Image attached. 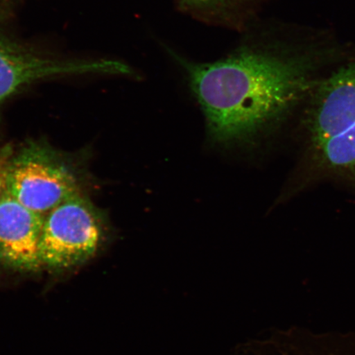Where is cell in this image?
Instances as JSON below:
<instances>
[{
    "mask_svg": "<svg viewBox=\"0 0 355 355\" xmlns=\"http://www.w3.org/2000/svg\"><path fill=\"white\" fill-rule=\"evenodd\" d=\"M6 15L0 10V105L22 87L42 80L121 74L119 60L62 58L26 46L8 33Z\"/></svg>",
    "mask_w": 355,
    "mask_h": 355,
    "instance_id": "3957f363",
    "label": "cell"
},
{
    "mask_svg": "<svg viewBox=\"0 0 355 355\" xmlns=\"http://www.w3.org/2000/svg\"><path fill=\"white\" fill-rule=\"evenodd\" d=\"M6 191L22 205L44 216L80 193L72 168L54 150L35 143L12 155Z\"/></svg>",
    "mask_w": 355,
    "mask_h": 355,
    "instance_id": "277c9868",
    "label": "cell"
},
{
    "mask_svg": "<svg viewBox=\"0 0 355 355\" xmlns=\"http://www.w3.org/2000/svg\"><path fill=\"white\" fill-rule=\"evenodd\" d=\"M332 117L343 130L322 143L306 148L300 189L333 182L355 193V73L336 92Z\"/></svg>",
    "mask_w": 355,
    "mask_h": 355,
    "instance_id": "5b68a950",
    "label": "cell"
},
{
    "mask_svg": "<svg viewBox=\"0 0 355 355\" xmlns=\"http://www.w3.org/2000/svg\"><path fill=\"white\" fill-rule=\"evenodd\" d=\"M104 236L98 211L81 193L75 195L44 217L40 239L43 269L63 272L86 263Z\"/></svg>",
    "mask_w": 355,
    "mask_h": 355,
    "instance_id": "7a4b0ae2",
    "label": "cell"
},
{
    "mask_svg": "<svg viewBox=\"0 0 355 355\" xmlns=\"http://www.w3.org/2000/svg\"><path fill=\"white\" fill-rule=\"evenodd\" d=\"M177 10L193 20L242 33L263 19L272 0H174Z\"/></svg>",
    "mask_w": 355,
    "mask_h": 355,
    "instance_id": "52a82bcc",
    "label": "cell"
},
{
    "mask_svg": "<svg viewBox=\"0 0 355 355\" xmlns=\"http://www.w3.org/2000/svg\"><path fill=\"white\" fill-rule=\"evenodd\" d=\"M12 157V150L8 146L0 148V197L6 189L8 166Z\"/></svg>",
    "mask_w": 355,
    "mask_h": 355,
    "instance_id": "ba28073f",
    "label": "cell"
},
{
    "mask_svg": "<svg viewBox=\"0 0 355 355\" xmlns=\"http://www.w3.org/2000/svg\"><path fill=\"white\" fill-rule=\"evenodd\" d=\"M227 54L211 61L168 53L184 73L216 143L250 144L305 104L329 51L308 33L263 19Z\"/></svg>",
    "mask_w": 355,
    "mask_h": 355,
    "instance_id": "6da1fadb",
    "label": "cell"
},
{
    "mask_svg": "<svg viewBox=\"0 0 355 355\" xmlns=\"http://www.w3.org/2000/svg\"><path fill=\"white\" fill-rule=\"evenodd\" d=\"M44 217L4 191L0 197V266L24 273L43 269L40 239Z\"/></svg>",
    "mask_w": 355,
    "mask_h": 355,
    "instance_id": "8992f818",
    "label": "cell"
},
{
    "mask_svg": "<svg viewBox=\"0 0 355 355\" xmlns=\"http://www.w3.org/2000/svg\"><path fill=\"white\" fill-rule=\"evenodd\" d=\"M10 1V0H0V3Z\"/></svg>",
    "mask_w": 355,
    "mask_h": 355,
    "instance_id": "9c48e42d",
    "label": "cell"
}]
</instances>
